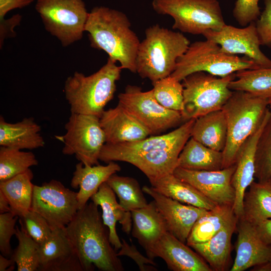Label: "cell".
I'll list each match as a JSON object with an SVG mask.
<instances>
[{
  "label": "cell",
  "mask_w": 271,
  "mask_h": 271,
  "mask_svg": "<svg viewBox=\"0 0 271 271\" xmlns=\"http://www.w3.org/2000/svg\"><path fill=\"white\" fill-rule=\"evenodd\" d=\"M195 119L185 121L175 130L131 142L105 143L99 160L106 163L121 161L133 165L149 179L173 174L178 166L179 155L191 138Z\"/></svg>",
  "instance_id": "1"
},
{
  "label": "cell",
  "mask_w": 271,
  "mask_h": 271,
  "mask_svg": "<svg viewBox=\"0 0 271 271\" xmlns=\"http://www.w3.org/2000/svg\"><path fill=\"white\" fill-rule=\"evenodd\" d=\"M98 206L92 201L79 209L64 228L83 271H123L124 267L109 240Z\"/></svg>",
  "instance_id": "2"
},
{
  "label": "cell",
  "mask_w": 271,
  "mask_h": 271,
  "mask_svg": "<svg viewBox=\"0 0 271 271\" xmlns=\"http://www.w3.org/2000/svg\"><path fill=\"white\" fill-rule=\"evenodd\" d=\"M126 15L104 6L89 13L85 31L91 47L104 51L121 68L137 73L136 59L140 41L131 29Z\"/></svg>",
  "instance_id": "3"
},
{
  "label": "cell",
  "mask_w": 271,
  "mask_h": 271,
  "mask_svg": "<svg viewBox=\"0 0 271 271\" xmlns=\"http://www.w3.org/2000/svg\"><path fill=\"white\" fill-rule=\"evenodd\" d=\"M122 69L108 58L97 71L89 76L75 72L66 79L64 92L71 113L100 117L113 97Z\"/></svg>",
  "instance_id": "4"
},
{
  "label": "cell",
  "mask_w": 271,
  "mask_h": 271,
  "mask_svg": "<svg viewBox=\"0 0 271 271\" xmlns=\"http://www.w3.org/2000/svg\"><path fill=\"white\" fill-rule=\"evenodd\" d=\"M190 44V41L181 33L158 24L149 27L138 48L137 73L152 82L170 76L178 59L185 53Z\"/></svg>",
  "instance_id": "5"
},
{
  "label": "cell",
  "mask_w": 271,
  "mask_h": 271,
  "mask_svg": "<svg viewBox=\"0 0 271 271\" xmlns=\"http://www.w3.org/2000/svg\"><path fill=\"white\" fill-rule=\"evenodd\" d=\"M268 109L267 98L244 91H233L221 109L227 125L223 169L235 164L239 149L260 125Z\"/></svg>",
  "instance_id": "6"
},
{
  "label": "cell",
  "mask_w": 271,
  "mask_h": 271,
  "mask_svg": "<svg viewBox=\"0 0 271 271\" xmlns=\"http://www.w3.org/2000/svg\"><path fill=\"white\" fill-rule=\"evenodd\" d=\"M259 67L244 56L229 55L222 51L220 46L209 40L195 41L177 60L171 76L181 81L196 72H205L218 77H225L236 72Z\"/></svg>",
  "instance_id": "7"
},
{
  "label": "cell",
  "mask_w": 271,
  "mask_h": 271,
  "mask_svg": "<svg viewBox=\"0 0 271 271\" xmlns=\"http://www.w3.org/2000/svg\"><path fill=\"white\" fill-rule=\"evenodd\" d=\"M235 78V73L221 77L202 71L186 77L182 83L183 121L221 109L232 93L229 84Z\"/></svg>",
  "instance_id": "8"
},
{
  "label": "cell",
  "mask_w": 271,
  "mask_h": 271,
  "mask_svg": "<svg viewBox=\"0 0 271 271\" xmlns=\"http://www.w3.org/2000/svg\"><path fill=\"white\" fill-rule=\"evenodd\" d=\"M154 10L174 19L173 29L192 35L218 31L226 24L217 0H153Z\"/></svg>",
  "instance_id": "9"
},
{
  "label": "cell",
  "mask_w": 271,
  "mask_h": 271,
  "mask_svg": "<svg viewBox=\"0 0 271 271\" xmlns=\"http://www.w3.org/2000/svg\"><path fill=\"white\" fill-rule=\"evenodd\" d=\"M35 9L46 30L62 46L82 38L89 15L83 0H36Z\"/></svg>",
  "instance_id": "10"
},
{
  "label": "cell",
  "mask_w": 271,
  "mask_h": 271,
  "mask_svg": "<svg viewBox=\"0 0 271 271\" xmlns=\"http://www.w3.org/2000/svg\"><path fill=\"white\" fill-rule=\"evenodd\" d=\"M66 133L58 137L64 144L62 152L75 156L84 165L99 164V157L106 143L100 117L95 115L71 113L65 125Z\"/></svg>",
  "instance_id": "11"
},
{
  "label": "cell",
  "mask_w": 271,
  "mask_h": 271,
  "mask_svg": "<svg viewBox=\"0 0 271 271\" xmlns=\"http://www.w3.org/2000/svg\"><path fill=\"white\" fill-rule=\"evenodd\" d=\"M118 103L149 131L157 135L183 121L180 111L169 109L156 99L152 89L143 91L138 86L128 85L118 95Z\"/></svg>",
  "instance_id": "12"
},
{
  "label": "cell",
  "mask_w": 271,
  "mask_h": 271,
  "mask_svg": "<svg viewBox=\"0 0 271 271\" xmlns=\"http://www.w3.org/2000/svg\"><path fill=\"white\" fill-rule=\"evenodd\" d=\"M30 210L42 216L52 230L64 228L79 210L77 192L56 180L35 185Z\"/></svg>",
  "instance_id": "13"
},
{
  "label": "cell",
  "mask_w": 271,
  "mask_h": 271,
  "mask_svg": "<svg viewBox=\"0 0 271 271\" xmlns=\"http://www.w3.org/2000/svg\"><path fill=\"white\" fill-rule=\"evenodd\" d=\"M202 35L218 44L226 54L244 55L259 68L271 67V60L260 49L261 43L255 22L242 28L225 24L219 30H208Z\"/></svg>",
  "instance_id": "14"
},
{
  "label": "cell",
  "mask_w": 271,
  "mask_h": 271,
  "mask_svg": "<svg viewBox=\"0 0 271 271\" xmlns=\"http://www.w3.org/2000/svg\"><path fill=\"white\" fill-rule=\"evenodd\" d=\"M236 165L215 171H197L177 167L173 174L197 189L217 205H233L235 194L231 184Z\"/></svg>",
  "instance_id": "15"
},
{
  "label": "cell",
  "mask_w": 271,
  "mask_h": 271,
  "mask_svg": "<svg viewBox=\"0 0 271 271\" xmlns=\"http://www.w3.org/2000/svg\"><path fill=\"white\" fill-rule=\"evenodd\" d=\"M142 190L153 198L165 219L168 231L184 243L187 242L196 221L208 211L184 204L160 193L152 187L145 186Z\"/></svg>",
  "instance_id": "16"
},
{
  "label": "cell",
  "mask_w": 271,
  "mask_h": 271,
  "mask_svg": "<svg viewBox=\"0 0 271 271\" xmlns=\"http://www.w3.org/2000/svg\"><path fill=\"white\" fill-rule=\"evenodd\" d=\"M64 228L53 229L49 237L39 244L38 270L83 271Z\"/></svg>",
  "instance_id": "17"
},
{
  "label": "cell",
  "mask_w": 271,
  "mask_h": 271,
  "mask_svg": "<svg viewBox=\"0 0 271 271\" xmlns=\"http://www.w3.org/2000/svg\"><path fill=\"white\" fill-rule=\"evenodd\" d=\"M270 112L268 109L257 129L242 144L236 157V168L232 177L231 184L235 194L233 209L238 219L243 214L244 193L254 179V158L258 139Z\"/></svg>",
  "instance_id": "18"
},
{
  "label": "cell",
  "mask_w": 271,
  "mask_h": 271,
  "mask_svg": "<svg viewBox=\"0 0 271 271\" xmlns=\"http://www.w3.org/2000/svg\"><path fill=\"white\" fill-rule=\"evenodd\" d=\"M148 257L162 258L173 271H212V269L188 245L167 231L154 245Z\"/></svg>",
  "instance_id": "19"
},
{
  "label": "cell",
  "mask_w": 271,
  "mask_h": 271,
  "mask_svg": "<svg viewBox=\"0 0 271 271\" xmlns=\"http://www.w3.org/2000/svg\"><path fill=\"white\" fill-rule=\"evenodd\" d=\"M236 256L231 271H243L271 261V245L259 236L255 226L238 219Z\"/></svg>",
  "instance_id": "20"
},
{
  "label": "cell",
  "mask_w": 271,
  "mask_h": 271,
  "mask_svg": "<svg viewBox=\"0 0 271 271\" xmlns=\"http://www.w3.org/2000/svg\"><path fill=\"white\" fill-rule=\"evenodd\" d=\"M100 122L105 143L135 142L150 135L147 128L119 103L114 108L104 110Z\"/></svg>",
  "instance_id": "21"
},
{
  "label": "cell",
  "mask_w": 271,
  "mask_h": 271,
  "mask_svg": "<svg viewBox=\"0 0 271 271\" xmlns=\"http://www.w3.org/2000/svg\"><path fill=\"white\" fill-rule=\"evenodd\" d=\"M90 199L102 209V220L108 228L110 243L116 251L120 249L122 244L116 230V222L120 223L125 233L129 234L132 228L131 212L125 211L117 202L115 193L106 182L101 185Z\"/></svg>",
  "instance_id": "22"
},
{
  "label": "cell",
  "mask_w": 271,
  "mask_h": 271,
  "mask_svg": "<svg viewBox=\"0 0 271 271\" xmlns=\"http://www.w3.org/2000/svg\"><path fill=\"white\" fill-rule=\"evenodd\" d=\"M131 234L147 254L168 231L166 223L154 200L143 208L131 211Z\"/></svg>",
  "instance_id": "23"
},
{
  "label": "cell",
  "mask_w": 271,
  "mask_h": 271,
  "mask_svg": "<svg viewBox=\"0 0 271 271\" xmlns=\"http://www.w3.org/2000/svg\"><path fill=\"white\" fill-rule=\"evenodd\" d=\"M120 170L119 165L113 161L108 163L105 166L99 164L85 165L81 162L77 164L70 185L75 189L79 188L77 192L79 209L86 205L88 200L97 192L101 184Z\"/></svg>",
  "instance_id": "24"
},
{
  "label": "cell",
  "mask_w": 271,
  "mask_h": 271,
  "mask_svg": "<svg viewBox=\"0 0 271 271\" xmlns=\"http://www.w3.org/2000/svg\"><path fill=\"white\" fill-rule=\"evenodd\" d=\"M238 218L234 214L222 228L208 241L190 246L209 264L213 270H225L229 261L232 235Z\"/></svg>",
  "instance_id": "25"
},
{
  "label": "cell",
  "mask_w": 271,
  "mask_h": 271,
  "mask_svg": "<svg viewBox=\"0 0 271 271\" xmlns=\"http://www.w3.org/2000/svg\"><path fill=\"white\" fill-rule=\"evenodd\" d=\"M41 126L33 117L10 123L0 116V146L20 150L42 148L45 142L41 136Z\"/></svg>",
  "instance_id": "26"
},
{
  "label": "cell",
  "mask_w": 271,
  "mask_h": 271,
  "mask_svg": "<svg viewBox=\"0 0 271 271\" xmlns=\"http://www.w3.org/2000/svg\"><path fill=\"white\" fill-rule=\"evenodd\" d=\"M151 187L160 193L182 203L210 210L217 205L194 187L173 173L149 181Z\"/></svg>",
  "instance_id": "27"
},
{
  "label": "cell",
  "mask_w": 271,
  "mask_h": 271,
  "mask_svg": "<svg viewBox=\"0 0 271 271\" xmlns=\"http://www.w3.org/2000/svg\"><path fill=\"white\" fill-rule=\"evenodd\" d=\"M191 137L210 149L223 152L227 138V121L223 110H215L195 119Z\"/></svg>",
  "instance_id": "28"
},
{
  "label": "cell",
  "mask_w": 271,
  "mask_h": 271,
  "mask_svg": "<svg viewBox=\"0 0 271 271\" xmlns=\"http://www.w3.org/2000/svg\"><path fill=\"white\" fill-rule=\"evenodd\" d=\"M222 152L210 149L190 138L178 158L179 167L191 170L215 171L223 169Z\"/></svg>",
  "instance_id": "29"
},
{
  "label": "cell",
  "mask_w": 271,
  "mask_h": 271,
  "mask_svg": "<svg viewBox=\"0 0 271 271\" xmlns=\"http://www.w3.org/2000/svg\"><path fill=\"white\" fill-rule=\"evenodd\" d=\"M30 169L6 180L0 181V191L8 199L11 211L19 217L30 210L34 185Z\"/></svg>",
  "instance_id": "30"
},
{
  "label": "cell",
  "mask_w": 271,
  "mask_h": 271,
  "mask_svg": "<svg viewBox=\"0 0 271 271\" xmlns=\"http://www.w3.org/2000/svg\"><path fill=\"white\" fill-rule=\"evenodd\" d=\"M243 199L242 219L256 225L271 218V182L253 181Z\"/></svg>",
  "instance_id": "31"
},
{
  "label": "cell",
  "mask_w": 271,
  "mask_h": 271,
  "mask_svg": "<svg viewBox=\"0 0 271 271\" xmlns=\"http://www.w3.org/2000/svg\"><path fill=\"white\" fill-rule=\"evenodd\" d=\"M234 214L233 206L217 205L200 217L193 225L187 240V244L205 242L216 234Z\"/></svg>",
  "instance_id": "32"
},
{
  "label": "cell",
  "mask_w": 271,
  "mask_h": 271,
  "mask_svg": "<svg viewBox=\"0 0 271 271\" xmlns=\"http://www.w3.org/2000/svg\"><path fill=\"white\" fill-rule=\"evenodd\" d=\"M229 88L267 99L271 96V67L238 71Z\"/></svg>",
  "instance_id": "33"
},
{
  "label": "cell",
  "mask_w": 271,
  "mask_h": 271,
  "mask_svg": "<svg viewBox=\"0 0 271 271\" xmlns=\"http://www.w3.org/2000/svg\"><path fill=\"white\" fill-rule=\"evenodd\" d=\"M106 182L117 196L120 205L125 211L131 212L148 204L144 192L136 179L115 173Z\"/></svg>",
  "instance_id": "34"
},
{
  "label": "cell",
  "mask_w": 271,
  "mask_h": 271,
  "mask_svg": "<svg viewBox=\"0 0 271 271\" xmlns=\"http://www.w3.org/2000/svg\"><path fill=\"white\" fill-rule=\"evenodd\" d=\"M19 149L1 146L0 181L6 180L37 166L38 161L31 152Z\"/></svg>",
  "instance_id": "35"
},
{
  "label": "cell",
  "mask_w": 271,
  "mask_h": 271,
  "mask_svg": "<svg viewBox=\"0 0 271 271\" xmlns=\"http://www.w3.org/2000/svg\"><path fill=\"white\" fill-rule=\"evenodd\" d=\"M17 226L15 234L18 245L11 258L15 262L18 271H36L39 267V244L25 230L22 224Z\"/></svg>",
  "instance_id": "36"
},
{
  "label": "cell",
  "mask_w": 271,
  "mask_h": 271,
  "mask_svg": "<svg viewBox=\"0 0 271 271\" xmlns=\"http://www.w3.org/2000/svg\"><path fill=\"white\" fill-rule=\"evenodd\" d=\"M254 166L257 181H268L271 178V112L258 139Z\"/></svg>",
  "instance_id": "37"
},
{
  "label": "cell",
  "mask_w": 271,
  "mask_h": 271,
  "mask_svg": "<svg viewBox=\"0 0 271 271\" xmlns=\"http://www.w3.org/2000/svg\"><path fill=\"white\" fill-rule=\"evenodd\" d=\"M154 95L166 108L180 111L183 108V87L180 81L169 76L152 82Z\"/></svg>",
  "instance_id": "38"
},
{
  "label": "cell",
  "mask_w": 271,
  "mask_h": 271,
  "mask_svg": "<svg viewBox=\"0 0 271 271\" xmlns=\"http://www.w3.org/2000/svg\"><path fill=\"white\" fill-rule=\"evenodd\" d=\"M19 218L20 223L39 244L46 240L52 232L53 230L47 220L34 211L29 210Z\"/></svg>",
  "instance_id": "39"
},
{
  "label": "cell",
  "mask_w": 271,
  "mask_h": 271,
  "mask_svg": "<svg viewBox=\"0 0 271 271\" xmlns=\"http://www.w3.org/2000/svg\"><path fill=\"white\" fill-rule=\"evenodd\" d=\"M19 216L11 211L0 214V251L6 257L11 256V239L17 232L15 225Z\"/></svg>",
  "instance_id": "40"
},
{
  "label": "cell",
  "mask_w": 271,
  "mask_h": 271,
  "mask_svg": "<svg viewBox=\"0 0 271 271\" xmlns=\"http://www.w3.org/2000/svg\"><path fill=\"white\" fill-rule=\"evenodd\" d=\"M259 0H236L232 11L233 16L238 24L246 27L255 22L261 13L258 7Z\"/></svg>",
  "instance_id": "41"
},
{
  "label": "cell",
  "mask_w": 271,
  "mask_h": 271,
  "mask_svg": "<svg viewBox=\"0 0 271 271\" xmlns=\"http://www.w3.org/2000/svg\"><path fill=\"white\" fill-rule=\"evenodd\" d=\"M121 247L117 255L120 256H127L132 259L138 265L141 271H156L157 263L148 257L142 255L137 249L136 246L133 244H129L123 238H121Z\"/></svg>",
  "instance_id": "42"
},
{
  "label": "cell",
  "mask_w": 271,
  "mask_h": 271,
  "mask_svg": "<svg viewBox=\"0 0 271 271\" xmlns=\"http://www.w3.org/2000/svg\"><path fill=\"white\" fill-rule=\"evenodd\" d=\"M264 8L255 22L261 45L271 49V0H263Z\"/></svg>",
  "instance_id": "43"
},
{
  "label": "cell",
  "mask_w": 271,
  "mask_h": 271,
  "mask_svg": "<svg viewBox=\"0 0 271 271\" xmlns=\"http://www.w3.org/2000/svg\"><path fill=\"white\" fill-rule=\"evenodd\" d=\"M22 16L19 14L14 15L10 19L0 21V47L3 45L5 39L14 37L16 33L14 31L15 27L20 25Z\"/></svg>",
  "instance_id": "44"
},
{
  "label": "cell",
  "mask_w": 271,
  "mask_h": 271,
  "mask_svg": "<svg viewBox=\"0 0 271 271\" xmlns=\"http://www.w3.org/2000/svg\"><path fill=\"white\" fill-rule=\"evenodd\" d=\"M35 0H0V21L5 19V16L10 11L16 9L26 7Z\"/></svg>",
  "instance_id": "45"
},
{
  "label": "cell",
  "mask_w": 271,
  "mask_h": 271,
  "mask_svg": "<svg viewBox=\"0 0 271 271\" xmlns=\"http://www.w3.org/2000/svg\"><path fill=\"white\" fill-rule=\"evenodd\" d=\"M254 226L261 238L271 245V218L265 220Z\"/></svg>",
  "instance_id": "46"
},
{
  "label": "cell",
  "mask_w": 271,
  "mask_h": 271,
  "mask_svg": "<svg viewBox=\"0 0 271 271\" xmlns=\"http://www.w3.org/2000/svg\"><path fill=\"white\" fill-rule=\"evenodd\" d=\"M15 262L11 258L8 259L3 254H0V271H11L14 269Z\"/></svg>",
  "instance_id": "47"
},
{
  "label": "cell",
  "mask_w": 271,
  "mask_h": 271,
  "mask_svg": "<svg viewBox=\"0 0 271 271\" xmlns=\"http://www.w3.org/2000/svg\"><path fill=\"white\" fill-rule=\"evenodd\" d=\"M9 202L4 193L0 191V214L10 212Z\"/></svg>",
  "instance_id": "48"
},
{
  "label": "cell",
  "mask_w": 271,
  "mask_h": 271,
  "mask_svg": "<svg viewBox=\"0 0 271 271\" xmlns=\"http://www.w3.org/2000/svg\"><path fill=\"white\" fill-rule=\"evenodd\" d=\"M253 270L271 271V261L253 267Z\"/></svg>",
  "instance_id": "49"
},
{
  "label": "cell",
  "mask_w": 271,
  "mask_h": 271,
  "mask_svg": "<svg viewBox=\"0 0 271 271\" xmlns=\"http://www.w3.org/2000/svg\"><path fill=\"white\" fill-rule=\"evenodd\" d=\"M267 103L269 108H271V96L267 98Z\"/></svg>",
  "instance_id": "50"
},
{
  "label": "cell",
  "mask_w": 271,
  "mask_h": 271,
  "mask_svg": "<svg viewBox=\"0 0 271 271\" xmlns=\"http://www.w3.org/2000/svg\"><path fill=\"white\" fill-rule=\"evenodd\" d=\"M269 181H270L271 182V178L270 179H269Z\"/></svg>",
  "instance_id": "51"
}]
</instances>
